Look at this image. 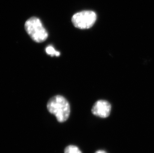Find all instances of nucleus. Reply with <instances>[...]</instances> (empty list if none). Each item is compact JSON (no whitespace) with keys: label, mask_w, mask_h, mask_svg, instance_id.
<instances>
[{"label":"nucleus","mask_w":154,"mask_h":153,"mask_svg":"<svg viewBox=\"0 0 154 153\" xmlns=\"http://www.w3.org/2000/svg\"><path fill=\"white\" fill-rule=\"evenodd\" d=\"M96 14L91 10H84L75 14L71 21L75 28L79 29H88L93 26L96 22Z\"/></svg>","instance_id":"nucleus-3"},{"label":"nucleus","mask_w":154,"mask_h":153,"mask_svg":"<svg viewBox=\"0 0 154 153\" xmlns=\"http://www.w3.org/2000/svg\"><path fill=\"white\" fill-rule=\"evenodd\" d=\"M45 52L48 55L51 56L58 57L60 54V52L55 50L54 48L52 45H48V46H47L45 48Z\"/></svg>","instance_id":"nucleus-5"},{"label":"nucleus","mask_w":154,"mask_h":153,"mask_svg":"<svg viewBox=\"0 0 154 153\" xmlns=\"http://www.w3.org/2000/svg\"><path fill=\"white\" fill-rule=\"evenodd\" d=\"M47 108L51 113L55 116L59 122H66L69 117V104L66 99L61 95H55L50 98L47 104Z\"/></svg>","instance_id":"nucleus-1"},{"label":"nucleus","mask_w":154,"mask_h":153,"mask_svg":"<svg viewBox=\"0 0 154 153\" xmlns=\"http://www.w3.org/2000/svg\"><path fill=\"white\" fill-rule=\"evenodd\" d=\"M25 28L31 38L37 43L44 42L48 37V33L39 19L32 17L25 22Z\"/></svg>","instance_id":"nucleus-2"},{"label":"nucleus","mask_w":154,"mask_h":153,"mask_svg":"<svg viewBox=\"0 0 154 153\" xmlns=\"http://www.w3.org/2000/svg\"><path fill=\"white\" fill-rule=\"evenodd\" d=\"M111 110V106L108 101L105 100H99L95 103L91 111L93 115L104 118L109 116Z\"/></svg>","instance_id":"nucleus-4"},{"label":"nucleus","mask_w":154,"mask_h":153,"mask_svg":"<svg viewBox=\"0 0 154 153\" xmlns=\"http://www.w3.org/2000/svg\"><path fill=\"white\" fill-rule=\"evenodd\" d=\"M95 153H107L105 151L103 150H99L97 151H96V152Z\"/></svg>","instance_id":"nucleus-7"},{"label":"nucleus","mask_w":154,"mask_h":153,"mask_svg":"<svg viewBox=\"0 0 154 153\" xmlns=\"http://www.w3.org/2000/svg\"><path fill=\"white\" fill-rule=\"evenodd\" d=\"M64 153H82L80 149L77 146L69 145L66 148Z\"/></svg>","instance_id":"nucleus-6"}]
</instances>
